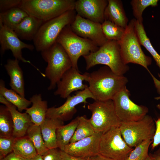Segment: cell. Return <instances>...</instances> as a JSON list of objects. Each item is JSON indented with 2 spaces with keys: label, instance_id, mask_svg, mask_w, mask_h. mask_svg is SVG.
Returning a JSON list of instances; mask_svg holds the SVG:
<instances>
[{
  "label": "cell",
  "instance_id": "cell-1",
  "mask_svg": "<svg viewBox=\"0 0 160 160\" xmlns=\"http://www.w3.org/2000/svg\"><path fill=\"white\" fill-rule=\"evenodd\" d=\"M88 88L95 98L101 101L112 100L128 82L124 75H117L104 66L88 73Z\"/></svg>",
  "mask_w": 160,
  "mask_h": 160
},
{
  "label": "cell",
  "instance_id": "cell-2",
  "mask_svg": "<svg viewBox=\"0 0 160 160\" xmlns=\"http://www.w3.org/2000/svg\"><path fill=\"white\" fill-rule=\"evenodd\" d=\"M86 62V69L102 64L109 67L115 73L124 75L129 70L121 56L120 46L117 41L108 40L96 51L83 56Z\"/></svg>",
  "mask_w": 160,
  "mask_h": 160
},
{
  "label": "cell",
  "instance_id": "cell-3",
  "mask_svg": "<svg viewBox=\"0 0 160 160\" xmlns=\"http://www.w3.org/2000/svg\"><path fill=\"white\" fill-rule=\"evenodd\" d=\"M44 60L47 63L45 75L50 81L48 90L54 89L64 74L72 67L71 60L62 46L56 42L41 52Z\"/></svg>",
  "mask_w": 160,
  "mask_h": 160
},
{
  "label": "cell",
  "instance_id": "cell-4",
  "mask_svg": "<svg viewBox=\"0 0 160 160\" xmlns=\"http://www.w3.org/2000/svg\"><path fill=\"white\" fill-rule=\"evenodd\" d=\"M75 0H21L19 7L30 15L46 22L74 10Z\"/></svg>",
  "mask_w": 160,
  "mask_h": 160
},
{
  "label": "cell",
  "instance_id": "cell-5",
  "mask_svg": "<svg viewBox=\"0 0 160 160\" xmlns=\"http://www.w3.org/2000/svg\"><path fill=\"white\" fill-rule=\"evenodd\" d=\"M136 20L131 19L125 28L124 33L118 41L119 44L122 57L124 63L137 64L150 71L148 66L152 62L151 58L146 55L143 51L135 29Z\"/></svg>",
  "mask_w": 160,
  "mask_h": 160
},
{
  "label": "cell",
  "instance_id": "cell-6",
  "mask_svg": "<svg viewBox=\"0 0 160 160\" xmlns=\"http://www.w3.org/2000/svg\"><path fill=\"white\" fill-rule=\"evenodd\" d=\"M76 13L75 10H70L44 22L33 40L36 50L41 52L55 43L63 29L73 22Z\"/></svg>",
  "mask_w": 160,
  "mask_h": 160
},
{
  "label": "cell",
  "instance_id": "cell-7",
  "mask_svg": "<svg viewBox=\"0 0 160 160\" xmlns=\"http://www.w3.org/2000/svg\"><path fill=\"white\" fill-rule=\"evenodd\" d=\"M56 42L63 48L69 57L72 67L78 69V61L81 56L97 51L99 47L91 41L79 36L72 30L70 25L65 27L58 36Z\"/></svg>",
  "mask_w": 160,
  "mask_h": 160
},
{
  "label": "cell",
  "instance_id": "cell-8",
  "mask_svg": "<svg viewBox=\"0 0 160 160\" xmlns=\"http://www.w3.org/2000/svg\"><path fill=\"white\" fill-rule=\"evenodd\" d=\"M91 113L89 119L95 133L106 132L111 127H119L121 122L118 117L112 100H96L87 105Z\"/></svg>",
  "mask_w": 160,
  "mask_h": 160
},
{
  "label": "cell",
  "instance_id": "cell-9",
  "mask_svg": "<svg viewBox=\"0 0 160 160\" xmlns=\"http://www.w3.org/2000/svg\"><path fill=\"white\" fill-rule=\"evenodd\" d=\"M133 149L123 139L119 127H114L103 134L99 154L113 160H126Z\"/></svg>",
  "mask_w": 160,
  "mask_h": 160
},
{
  "label": "cell",
  "instance_id": "cell-10",
  "mask_svg": "<svg viewBox=\"0 0 160 160\" xmlns=\"http://www.w3.org/2000/svg\"><path fill=\"white\" fill-rule=\"evenodd\" d=\"M119 128L125 142L133 148L146 140H153L156 127L152 117L146 115L138 121L121 123Z\"/></svg>",
  "mask_w": 160,
  "mask_h": 160
},
{
  "label": "cell",
  "instance_id": "cell-11",
  "mask_svg": "<svg viewBox=\"0 0 160 160\" xmlns=\"http://www.w3.org/2000/svg\"><path fill=\"white\" fill-rule=\"evenodd\" d=\"M130 95V92L126 86L112 99L116 114L121 123L140 120L148 112V109L146 106L137 105L131 100Z\"/></svg>",
  "mask_w": 160,
  "mask_h": 160
},
{
  "label": "cell",
  "instance_id": "cell-12",
  "mask_svg": "<svg viewBox=\"0 0 160 160\" xmlns=\"http://www.w3.org/2000/svg\"><path fill=\"white\" fill-rule=\"evenodd\" d=\"M89 98L96 100L88 87L83 90L78 91L74 95L69 96L60 106L48 108L46 118L58 119L63 121L69 120L77 111L76 106L81 103L85 104L87 103V100Z\"/></svg>",
  "mask_w": 160,
  "mask_h": 160
},
{
  "label": "cell",
  "instance_id": "cell-13",
  "mask_svg": "<svg viewBox=\"0 0 160 160\" xmlns=\"http://www.w3.org/2000/svg\"><path fill=\"white\" fill-rule=\"evenodd\" d=\"M0 44L1 56L6 50H10L15 59L33 65L29 60L23 57L22 50L26 48L32 51L34 45L22 41L13 30L2 24H0Z\"/></svg>",
  "mask_w": 160,
  "mask_h": 160
},
{
  "label": "cell",
  "instance_id": "cell-14",
  "mask_svg": "<svg viewBox=\"0 0 160 160\" xmlns=\"http://www.w3.org/2000/svg\"><path fill=\"white\" fill-rule=\"evenodd\" d=\"M70 27L76 34L91 41L99 47L108 40L103 32L101 24L85 19L77 14Z\"/></svg>",
  "mask_w": 160,
  "mask_h": 160
},
{
  "label": "cell",
  "instance_id": "cell-15",
  "mask_svg": "<svg viewBox=\"0 0 160 160\" xmlns=\"http://www.w3.org/2000/svg\"><path fill=\"white\" fill-rule=\"evenodd\" d=\"M88 73L85 72L81 74L78 69L72 67L64 74L57 82L54 95L67 98L72 92L85 89L88 86L83 84V81H87Z\"/></svg>",
  "mask_w": 160,
  "mask_h": 160
},
{
  "label": "cell",
  "instance_id": "cell-16",
  "mask_svg": "<svg viewBox=\"0 0 160 160\" xmlns=\"http://www.w3.org/2000/svg\"><path fill=\"white\" fill-rule=\"evenodd\" d=\"M103 134L95 133L90 136L69 143L65 147L63 151L74 156L84 158L97 154Z\"/></svg>",
  "mask_w": 160,
  "mask_h": 160
},
{
  "label": "cell",
  "instance_id": "cell-17",
  "mask_svg": "<svg viewBox=\"0 0 160 160\" xmlns=\"http://www.w3.org/2000/svg\"><path fill=\"white\" fill-rule=\"evenodd\" d=\"M108 4L107 0H78L74 10L81 17L102 24L105 20L104 12Z\"/></svg>",
  "mask_w": 160,
  "mask_h": 160
},
{
  "label": "cell",
  "instance_id": "cell-18",
  "mask_svg": "<svg viewBox=\"0 0 160 160\" xmlns=\"http://www.w3.org/2000/svg\"><path fill=\"white\" fill-rule=\"evenodd\" d=\"M0 102L7 108L11 115L14 124L13 136L18 138L25 135L28 128L33 123L30 116L26 112L19 111L15 106L0 95Z\"/></svg>",
  "mask_w": 160,
  "mask_h": 160
},
{
  "label": "cell",
  "instance_id": "cell-19",
  "mask_svg": "<svg viewBox=\"0 0 160 160\" xmlns=\"http://www.w3.org/2000/svg\"><path fill=\"white\" fill-rule=\"evenodd\" d=\"M16 59H9L4 65L5 68L10 77L9 85L11 89L21 96L25 97L23 73Z\"/></svg>",
  "mask_w": 160,
  "mask_h": 160
},
{
  "label": "cell",
  "instance_id": "cell-20",
  "mask_svg": "<svg viewBox=\"0 0 160 160\" xmlns=\"http://www.w3.org/2000/svg\"><path fill=\"white\" fill-rule=\"evenodd\" d=\"M44 22L34 17L28 15L16 26L13 30L20 39L33 40Z\"/></svg>",
  "mask_w": 160,
  "mask_h": 160
},
{
  "label": "cell",
  "instance_id": "cell-21",
  "mask_svg": "<svg viewBox=\"0 0 160 160\" xmlns=\"http://www.w3.org/2000/svg\"><path fill=\"white\" fill-rule=\"evenodd\" d=\"M105 20H108L125 28L127 25L128 19L120 0H108L104 12Z\"/></svg>",
  "mask_w": 160,
  "mask_h": 160
},
{
  "label": "cell",
  "instance_id": "cell-22",
  "mask_svg": "<svg viewBox=\"0 0 160 160\" xmlns=\"http://www.w3.org/2000/svg\"><path fill=\"white\" fill-rule=\"evenodd\" d=\"M32 105L27 108L25 112L30 116L32 122L40 125L46 118L48 110L47 101L43 100L41 94H36L30 98Z\"/></svg>",
  "mask_w": 160,
  "mask_h": 160
},
{
  "label": "cell",
  "instance_id": "cell-23",
  "mask_svg": "<svg viewBox=\"0 0 160 160\" xmlns=\"http://www.w3.org/2000/svg\"><path fill=\"white\" fill-rule=\"evenodd\" d=\"M63 121L56 119L46 118L40 125L42 137L47 149L57 148L56 131Z\"/></svg>",
  "mask_w": 160,
  "mask_h": 160
},
{
  "label": "cell",
  "instance_id": "cell-24",
  "mask_svg": "<svg viewBox=\"0 0 160 160\" xmlns=\"http://www.w3.org/2000/svg\"><path fill=\"white\" fill-rule=\"evenodd\" d=\"M79 121V116L66 125L60 126L56 131L57 148L63 151L65 147L69 144L73 137Z\"/></svg>",
  "mask_w": 160,
  "mask_h": 160
},
{
  "label": "cell",
  "instance_id": "cell-25",
  "mask_svg": "<svg viewBox=\"0 0 160 160\" xmlns=\"http://www.w3.org/2000/svg\"><path fill=\"white\" fill-rule=\"evenodd\" d=\"M0 95L15 106L20 112L25 110L31 104L29 100L21 96L12 89L6 88L5 82L2 79L0 80Z\"/></svg>",
  "mask_w": 160,
  "mask_h": 160
},
{
  "label": "cell",
  "instance_id": "cell-26",
  "mask_svg": "<svg viewBox=\"0 0 160 160\" xmlns=\"http://www.w3.org/2000/svg\"><path fill=\"white\" fill-rule=\"evenodd\" d=\"M13 152L24 159H31L37 154L33 143L26 135L16 138Z\"/></svg>",
  "mask_w": 160,
  "mask_h": 160
},
{
  "label": "cell",
  "instance_id": "cell-27",
  "mask_svg": "<svg viewBox=\"0 0 160 160\" xmlns=\"http://www.w3.org/2000/svg\"><path fill=\"white\" fill-rule=\"evenodd\" d=\"M29 15L19 7L14 8L0 13V24L13 30L23 20Z\"/></svg>",
  "mask_w": 160,
  "mask_h": 160
},
{
  "label": "cell",
  "instance_id": "cell-28",
  "mask_svg": "<svg viewBox=\"0 0 160 160\" xmlns=\"http://www.w3.org/2000/svg\"><path fill=\"white\" fill-rule=\"evenodd\" d=\"M135 29L140 44L150 53L160 69V55L152 46L149 38L147 36L143 23H140L136 20Z\"/></svg>",
  "mask_w": 160,
  "mask_h": 160
},
{
  "label": "cell",
  "instance_id": "cell-29",
  "mask_svg": "<svg viewBox=\"0 0 160 160\" xmlns=\"http://www.w3.org/2000/svg\"><path fill=\"white\" fill-rule=\"evenodd\" d=\"M26 135L33 143L37 154L42 156L48 149L45 145L40 125L32 123L28 128Z\"/></svg>",
  "mask_w": 160,
  "mask_h": 160
},
{
  "label": "cell",
  "instance_id": "cell-30",
  "mask_svg": "<svg viewBox=\"0 0 160 160\" xmlns=\"http://www.w3.org/2000/svg\"><path fill=\"white\" fill-rule=\"evenodd\" d=\"M14 124L11 113L5 105L0 106V137L13 136Z\"/></svg>",
  "mask_w": 160,
  "mask_h": 160
},
{
  "label": "cell",
  "instance_id": "cell-31",
  "mask_svg": "<svg viewBox=\"0 0 160 160\" xmlns=\"http://www.w3.org/2000/svg\"><path fill=\"white\" fill-rule=\"evenodd\" d=\"M89 119L85 116H79L78 125L70 143H72L90 136L95 133Z\"/></svg>",
  "mask_w": 160,
  "mask_h": 160
},
{
  "label": "cell",
  "instance_id": "cell-32",
  "mask_svg": "<svg viewBox=\"0 0 160 160\" xmlns=\"http://www.w3.org/2000/svg\"><path fill=\"white\" fill-rule=\"evenodd\" d=\"M101 25L103 33L108 40L119 41L125 30V28L108 20H105Z\"/></svg>",
  "mask_w": 160,
  "mask_h": 160
},
{
  "label": "cell",
  "instance_id": "cell-33",
  "mask_svg": "<svg viewBox=\"0 0 160 160\" xmlns=\"http://www.w3.org/2000/svg\"><path fill=\"white\" fill-rule=\"evenodd\" d=\"M158 0H132L130 4L135 19L140 23H143V13L147 7H155L158 5Z\"/></svg>",
  "mask_w": 160,
  "mask_h": 160
},
{
  "label": "cell",
  "instance_id": "cell-34",
  "mask_svg": "<svg viewBox=\"0 0 160 160\" xmlns=\"http://www.w3.org/2000/svg\"><path fill=\"white\" fill-rule=\"evenodd\" d=\"M153 140H146L137 145L131 152L126 160H144L148 156V151Z\"/></svg>",
  "mask_w": 160,
  "mask_h": 160
},
{
  "label": "cell",
  "instance_id": "cell-35",
  "mask_svg": "<svg viewBox=\"0 0 160 160\" xmlns=\"http://www.w3.org/2000/svg\"><path fill=\"white\" fill-rule=\"evenodd\" d=\"M16 138L13 136L0 137V159L13 152Z\"/></svg>",
  "mask_w": 160,
  "mask_h": 160
},
{
  "label": "cell",
  "instance_id": "cell-36",
  "mask_svg": "<svg viewBox=\"0 0 160 160\" xmlns=\"http://www.w3.org/2000/svg\"><path fill=\"white\" fill-rule=\"evenodd\" d=\"M61 151L58 148L49 149L42 156L43 160H62Z\"/></svg>",
  "mask_w": 160,
  "mask_h": 160
},
{
  "label": "cell",
  "instance_id": "cell-37",
  "mask_svg": "<svg viewBox=\"0 0 160 160\" xmlns=\"http://www.w3.org/2000/svg\"><path fill=\"white\" fill-rule=\"evenodd\" d=\"M21 1V0H0V13L19 7Z\"/></svg>",
  "mask_w": 160,
  "mask_h": 160
},
{
  "label": "cell",
  "instance_id": "cell-38",
  "mask_svg": "<svg viewBox=\"0 0 160 160\" xmlns=\"http://www.w3.org/2000/svg\"><path fill=\"white\" fill-rule=\"evenodd\" d=\"M156 127L153 141L151 144L152 150L160 144V118H158L155 121Z\"/></svg>",
  "mask_w": 160,
  "mask_h": 160
},
{
  "label": "cell",
  "instance_id": "cell-39",
  "mask_svg": "<svg viewBox=\"0 0 160 160\" xmlns=\"http://www.w3.org/2000/svg\"><path fill=\"white\" fill-rule=\"evenodd\" d=\"M61 154L62 160H85V158L74 156L62 151Z\"/></svg>",
  "mask_w": 160,
  "mask_h": 160
},
{
  "label": "cell",
  "instance_id": "cell-40",
  "mask_svg": "<svg viewBox=\"0 0 160 160\" xmlns=\"http://www.w3.org/2000/svg\"><path fill=\"white\" fill-rule=\"evenodd\" d=\"M0 160H24L21 157L17 155L13 152L9 153Z\"/></svg>",
  "mask_w": 160,
  "mask_h": 160
},
{
  "label": "cell",
  "instance_id": "cell-41",
  "mask_svg": "<svg viewBox=\"0 0 160 160\" xmlns=\"http://www.w3.org/2000/svg\"><path fill=\"white\" fill-rule=\"evenodd\" d=\"M85 160H113L98 154L95 155L85 158Z\"/></svg>",
  "mask_w": 160,
  "mask_h": 160
},
{
  "label": "cell",
  "instance_id": "cell-42",
  "mask_svg": "<svg viewBox=\"0 0 160 160\" xmlns=\"http://www.w3.org/2000/svg\"><path fill=\"white\" fill-rule=\"evenodd\" d=\"M149 73L153 79L155 86L157 89V92L160 94V80H159L156 79L151 72H149ZM158 76L160 78V74L159 73H158Z\"/></svg>",
  "mask_w": 160,
  "mask_h": 160
},
{
  "label": "cell",
  "instance_id": "cell-43",
  "mask_svg": "<svg viewBox=\"0 0 160 160\" xmlns=\"http://www.w3.org/2000/svg\"><path fill=\"white\" fill-rule=\"evenodd\" d=\"M24 160H43L42 156L39 154H37L33 157L29 159H24Z\"/></svg>",
  "mask_w": 160,
  "mask_h": 160
},
{
  "label": "cell",
  "instance_id": "cell-44",
  "mask_svg": "<svg viewBox=\"0 0 160 160\" xmlns=\"http://www.w3.org/2000/svg\"><path fill=\"white\" fill-rule=\"evenodd\" d=\"M144 160H155L153 155L149 154L148 156Z\"/></svg>",
  "mask_w": 160,
  "mask_h": 160
},
{
  "label": "cell",
  "instance_id": "cell-45",
  "mask_svg": "<svg viewBox=\"0 0 160 160\" xmlns=\"http://www.w3.org/2000/svg\"><path fill=\"white\" fill-rule=\"evenodd\" d=\"M152 155L155 160H160V156L156 155L154 153Z\"/></svg>",
  "mask_w": 160,
  "mask_h": 160
},
{
  "label": "cell",
  "instance_id": "cell-46",
  "mask_svg": "<svg viewBox=\"0 0 160 160\" xmlns=\"http://www.w3.org/2000/svg\"><path fill=\"white\" fill-rule=\"evenodd\" d=\"M154 154L160 156V147L154 153Z\"/></svg>",
  "mask_w": 160,
  "mask_h": 160
},
{
  "label": "cell",
  "instance_id": "cell-47",
  "mask_svg": "<svg viewBox=\"0 0 160 160\" xmlns=\"http://www.w3.org/2000/svg\"><path fill=\"white\" fill-rule=\"evenodd\" d=\"M154 99L157 100H160V96H158L154 97Z\"/></svg>",
  "mask_w": 160,
  "mask_h": 160
},
{
  "label": "cell",
  "instance_id": "cell-48",
  "mask_svg": "<svg viewBox=\"0 0 160 160\" xmlns=\"http://www.w3.org/2000/svg\"><path fill=\"white\" fill-rule=\"evenodd\" d=\"M157 108L160 110V104H159L156 105Z\"/></svg>",
  "mask_w": 160,
  "mask_h": 160
}]
</instances>
